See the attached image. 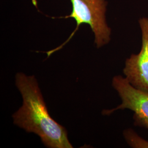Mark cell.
I'll return each mask as SVG.
<instances>
[{
	"instance_id": "cell-1",
	"label": "cell",
	"mask_w": 148,
	"mask_h": 148,
	"mask_svg": "<svg viewBox=\"0 0 148 148\" xmlns=\"http://www.w3.org/2000/svg\"><path fill=\"white\" fill-rule=\"evenodd\" d=\"M16 84L23 103L13 115L14 123L27 132L36 134L48 148H73L66 129L49 114L35 76L18 73Z\"/></svg>"
},
{
	"instance_id": "cell-2",
	"label": "cell",
	"mask_w": 148,
	"mask_h": 148,
	"mask_svg": "<svg viewBox=\"0 0 148 148\" xmlns=\"http://www.w3.org/2000/svg\"><path fill=\"white\" fill-rule=\"evenodd\" d=\"M70 1L73 7L70 14L58 18H73L76 23V28L65 42L58 47L48 51V57L63 47L83 24L90 25L95 35V43L98 48L107 45L110 41L111 29L106 21L107 2L106 0H70Z\"/></svg>"
},
{
	"instance_id": "cell-3",
	"label": "cell",
	"mask_w": 148,
	"mask_h": 148,
	"mask_svg": "<svg viewBox=\"0 0 148 148\" xmlns=\"http://www.w3.org/2000/svg\"><path fill=\"white\" fill-rule=\"evenodd\" d=\"M112 86L120 96L121 104L103 110L102 114L108 116L118 110L128 109L133 112L134 124L148 130V92L135 88L120 75L113 77Z\"/></svg>"
},
{
	"instance_id": "cell-4",
	"label": "cell",
	"mask_w": 148,
	"mask_h": 148,
	"mask_svg": "<svg viewBox=\"0 0 148 148\" xmlns=\"http://www.w3.org/2000/svg\"><path fill=\"white\" fill-rule=\"evenodd\" d=\"M142 34V45L139 53L126 59L123 73L125 77L138 90L148 92V18L139 20Z\"/></svg>"
}]
</instances>
